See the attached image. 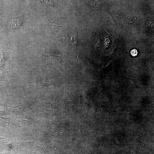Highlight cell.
Segmentation results:
<instances>
[{
  "label": "cell",
  "mask_w": 154,
  "mask_h": 154,
  "mask_svg": "<svg viewBox=\"0 0 154 154\" xmlns=\"http://www.w3.org/2000/svg\"><path fill=\"white\" fill-rule=\"evenodd\" d=\"M6 120L8 121V123L15 125L25 128L27 126V119H25L24 117H10L8 118H4Z\"/></svg>",
  "instance_id": "277c9868"
},
{
  "label": "cell",
  "mask_w": 154,
  "mask_h": 154,
  "mask_svg": "<svg viewBox=\"0 0 154 154\" xmlns=\"http://www.w3.org/2000/svg\"><path fill=\"white\" fill-rule=\"evenodd\" d=\"M40 2L43 3L44 5L48 6H54L53 2L51 1H40Z\"/></svg>",
  "instance_id": "30bf717a"
},
{
  "label": "cell",
  "mask_w": 154,
  "mask_h": 154,
  "mask_svg": "<svg viewBox=\"0 0 154 154\" xmlns=\"http://www.w3.org/2000/svg\"><path fill=\"white\" fill-rule=\"evenodd\" d=\"M71 37V42L73 47L75 48L77 44L78 41V36L75 33H72L70 35Z\"/></svg>",
  "instance_id": "ba28073f"
},
{
  "label": "cell",
  "mask_w": 154,
  "mask_h": 154,
  "mask_svg": "<svg viewBox=\"0 0 154 154\" xmlns=\"http://www.w3.org/2000/svg\"><path fill=\"white\" fill-rule=\"evenodd\" d=\"M131 55L133 56H135L137 55V50L135 49L132 50L131 52Z\"/></svg>",
  "instance_id": "8fae6325"
},
{
  "label": "cell",
  "mask_w": 154,
  "mask_h": 154,
  "mask_svg": "<svg viewBox=\"0 0 154 154\" xmlns=\"http://www.w3.org/2000/svg\"><path fill=\"white\" fill-rule=\"evenodd\" d=\"M37 119L40 127L44 131L58 138L64 139V133L69 125H60L49 123L39 117Z\"/></svg>",
  "instance_id": "6da1fadb"
},
{
  "label": "cell",
  "mask_w": 154,
  "mask_h": 154,
  "mask_svg": "<svg viewBox=\"0 0 154 154\" xmlns=\"http://www.w3.org/2000/svg\"><path fill=\"white\" fill-rule=\"evenodd\" d=\"M50 27L55 35L58 39H62L64 32L63 26L60 24L49 21Z\"/></svg>",
  "instance_id": "5b68a950"
},
{
  "label": "cell",
  "mask_w": 154,
  "mask_h": 154,
  "mask_svg": "<svg viewBox=\"0 0 154 154\" xmlns=\"http://www.w3.org/2000/svg\"><path fill=\"white\" fill-rule=\"evenodd\" d=\"M88 11L90 12L104 10H105L110 1H90Z\"/></svg>",
  "instance_id": "3957f363"
},
{
  "label": "cell",
  "mask_w": 154,
  "mask_h": 154,
  "mask_svg": "<svg viewBox=\"0 0 154 154\" xmlns=\"http://www.w3.org/2000/svg\"><path fill=\"white\" fill-rule=\"evenodd\" d=\"M38 51L40 52L39 51ZM43 56L47 58L48 60L54 62H58L60 60V56L56 55L54 54H51L49 55H44L40 52Z\"/></svg>",
  "instance_id": "52a82bcc"
},
{
  "label": "cell",
  "mask_w": 154,
  "mask_h": 154,
  "mask_svg": "<svg viewBox=\"0 0 154 154\" xmlns=\"http://www.w3.org/2000/svg\"><path fill=\"white\" fill-rule=\"evenodd\" d=\"M43 112L49 115L59 117V116L58 108L56 107L53 98H51L50 101L44 104Z\"/></svg>",
  "instance_id": "7a4b0ae2"
},
{
  "label": "cell",
  "mask_w": 154,
  "mask_h": 154,
  "mask_svg": "<svg viewBox=\"0 0 154 154\" xmlns=\"http://www.w3.org/2000/svg\"><path fill=\"white\" fill-rule=\"evenodd\" d=\"M147 27L150 30H152V31H154V21L152 19H150L147 21Z\"/></svg>",
  "instance_id": "9c48e42d"
},
{
  "label": "cell",
  "mask_w": 154,
  "mask_h": 154,
  "mask_svg": "<svg viewBox=\"0 0 154 154\" xmlns=\"http://www.w3.org/2000/svg\"><path fill=\"white\" fill-rule=\"evenodd\" d=\"M16 142L17 141L10 138L0 137V150L4 149L8 145Z\"/></svg>",
  "instance_id": "8992f818"
}]
</instances>
